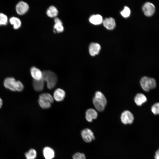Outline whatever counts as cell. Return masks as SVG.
<instances>
[{
    "instance_id": "6da1fadb",
    "label": "cell",
    "mask_w": 159,
    "mask_h": 159,
    "mask_svg": "<svg viewBox=\"0 0 159 159\" xmlns=\"http://www.w3.org/2000/svg\"><path fill=\"white\" fill-rule=\"evenodd\" d=\"M42 79L47 82V88L51 90L56 85L57 81V75L53 72L50 70H45L42 72Z\"/></svg>"
},
{
    "instance_id": "7a4b0ae2",
    "label": "cell",
    "mask_w": 159,
    "mask_h": 159,
    "mask_svg": "<svg viewBox=\"0 0 159 159\" xmlns=\"http://www.w3.org/2000/svg\"><path fill=\"white\" fill-rule=\"evenodd\" d=\"M107 100L104 95L100 92H96L93 99L94 106L97 110L103 111L106 105Z\"/></svg>"
},
{
    "instance_id": "3957f363",
    "label": "cell",
    "mask_w": 159,
    "mask_h": 159,
    "mask_svg": "<svg viewBox=\"0 0 159 159\" xmlns=\"http://www.w3.org/2000/svg\"><path fill=\"white\" fill-rule=\"evenodd\" d=\"M54 102L53 97L49 93H43L39 96L38 102L42 108L47 109L51 106V103Z\"/></svg>"
},
{
    "instance_id": "277c9868",
    "label": "cell",
    "mask_w": 159,
    "mask_h": 159,
    "mask_svg": "<svg viewBox=\"0 0 159 159\" xmlns=\"http://www.w3.org/2000/svg\"><path fill=\"white\" fill-rule=\"evenodd\" d=\"M140 83L142 89L145 92L155 88L156 86V82L154 78L147 76L141 78Z\"/></svg>"
},
{
    "instance_id": "5b68a950",
    "label": "cell",
    "mask_w": 159,
    "mask_h": 159,
    "mask_svg": "<svg viewBox=\"0 0 159 159\" xmlns=\"http://www.w3.org/2000/svg\"><path fill=\"white\" fill-rule=\"evenodd\" d=\"M134 120L133 115L129 111H125L121 114V121L124 124H131L133 122Z\"/></svg>"
},
{
    "instance_id": "8992f818",
    "label": "cell",
    "mask_w": 159,
    "mask_h": 159,
    "mask_svg": "<svg viewBox=\"0 0 159 159\" xmlns=\"http://www.w3.org/2000/svg\"><path fill=\"white\" fill-rule=\"evenodd\" d=\"M16 81L13 77H7L6 78L4 82V87L10 90L16 91Z\"/></svg>"
},
{
    "instance_id": "52a82bcc",
    "label": "cell",
    "mask_w": 159,
    "mask_h": 159,
    "mask_svg": "<svg viewBox=\"0 0 159 159\" xmlns=\"http://www.w3.org/2000/svg\"><path fill=\"white\" fill-rule=\"evenodd\" d=\"M81 135L83 139L86 143H90L95 139L93 132L88 128H85L82 130Z\"/></svg>"
},
{
    "instance_id": "ba28073f",
    "label": "cell",
    "mask_w": 159,
    "mask_h": 159,
    "mask_svg": "<svg viewBox=\"0 0 159 159\" xmlns=\"http://www.w3.org/2000/svg\"><path fill=\"white\" fill-rule=\"evenodd\" d=\"M142 10L145 15L148 16L153 15L155 11L154 5L152 3L147 2L145 3L142 7Z\"/></svg>"
},
{
    "instance_id": "9c48e42d",
    "label": "cell",
    "mask_w": 159,
    "mask_h": 159,
    "mask_svg": "<svg viewBox=\"0 0 159 159\" xmlns=\"http://www.w3.org/2000/svg\"><path fill=\"white\" fill-rule=\"evenodd\" d=\"M29 6L25 2L21 1L19 2L16 6V10L17 13L20 15L25 14L28 10Z\"/></svg>"
},
{
    "instance_id": "30bf717a",
    "label": "cell",
    "mask_w": 159,
    "mask_h": 159,
    "mask_svg": "<svg viewBox=\"0 0 159 159\" xmlns=\"http://www.w3.org/2000/svg\"><path fill=\"white\" fill-rule=\"evenodd\" d=\"M30 72L33 80H39L42 79L43 72L39 69L35 67H32L30 69Z\"/></svg>"
},
{
    "instance_id": "8fae6325",
    "label": "cell",
    "mask_w": 159,
    "mask_h": 159,
    "mask_svg": "<svg viewBox=\"0 0 159 159\" xmlns=\"http://www.w3.org/2000/svg\"><path fill=\"white\" fill-rule=\"evenodd\" d=\"M65 96L64 91L61 88H57L54 92L53 97L56 101L60 102L64 100Z\"/></svg>"
},
{
    "instance_id": "7c38bea8",
    "label": "cell",
    "mask_w": 159,
    "mask_h": 159,
    "mask_svg": "<svg viewBox=\"0 0 159 159\" xmlns=\"http://www.w3.org/2000/svg\"><path fill=\"white\" fill-rule=\"evenodd\" d=\"M97 115V112L93 109H89L86 112V119L89 122H92L93 120L96 119Z\"/></svg>"
},
{
    "instance_id": "4fadbf2b",
    "label": "cell",
    "mask_w": 159,
    "mask_h": 159,
    "mask_svg": "<svg viewBox=\"0 0 159 159\" xmlns=\"http://www.w3.org/2000/svg\"><path fill=\"white\" fill-rule=\"evenodd\" d=\"M101 49L100 45L95 43H91L89 47V52L92 56L98 54Z\"/></svg>"
},
{
    "instance_id": "5bb4252c",
    "label": "cell",
    "mask_w": 159,
    "mask_h": 159,
    "mask_svg": "<svg viewBox=\"0 0 159 159\" xmlns=\"http://www.w3.org/2000/svg\"><path fill=\"white\" fill-rule=\"evenodd\" d=\"M104 26L107 29L112 30L115 26V22L114 19L112 17L106 18L103 21Z\"/></svg>"
},
{
    "instance_id": "9a60e30c",
    "label": "cell",
    "mask_w": 159,
    "mask_h": 159,
    "mask_svg": "<svg viewBox=\"0 0 159 159\" xmlns=\"http://www.w3.org/2000/svg\"><path fill=\"white\" fill-rule=\"evenodd\" d=\"M147 101L146 96L143 94L139 93L136 94L134 98V101L136 104L138 106L142 105Z\"/></svg>"
},
{
    "instance_id": "2e32d148",
    "label": "cell",
    "mask_w": 159,
    "mask_h": 159,
    "mask_svg": "<svg viewBox=\"0 0 159 159\" xmlns=\"http://www.w3.org/2000/svg\"><path fill=\"white\" fill-rule=\"evenodd\" d=\"M44 83L42 79L39 80H33L32 85L34 89L38 92L42 91L44 87Z\"/></svg>"
},
{
    "instance_id": "e0dca14e",
    "label": "cell",
    "mask_w": 159,
    "mask_h": 159,
    "mask_svg": "<svg viewBox=\"0 0 159 159\" xmlns=\"http://www.w3.org/2000/svg\"><path fill=\"white\" fill-rule=\"evenodd\" d=\"M44 156L45 159H52L54 156V152L52 149L47 147L43 150Z\"/></svg>"
},
{
    "instance_id": "ac0fdd59",
    "label": "cell",
    "mask_w": 159,
    "mask_h": 159,
    "mask_svg": "<svg viewBox=\"0 0 159 159\" xmlns=\"http://www.w3.org/2000/svg\"><path fill=\"white\" fill-rule=\"evenodd\" d=\"M89 20L91 23L95 25L100 24L103 21L102 16L99 14L91 16L89 19Z\"/></svg>"
},
{
    "instance_id": "d6986e66",
    "label": "cell",
    "mask_w": 159,
    "mask_h": 159,
    "mask_svg": "<svg viewBox=\"0 0 159 159\" xmlns=\"http://www.w3.org/2000/svg\"><path fill=\"white\" fill-rule=\"evenodd\" d=\"M55 24L54 26V32L56 31L58 32H62L64 29L61 20L57 17H56L54 19Z\"/></svg>"
},
{
    "instance_id": "ffe728a7",
    "label": "cell",
    "mask_w": 159,
    "mask_h": 159,
    "mask_svg": "<svg viewBox=\"0 0 159 159\" xmlns=\"http://www.w3.org/2000/svg\"><path fill=\"white\" fill-rule=\"evenodd\" d=\"M47 14L49 17H54L58 14V11L57 8L54 6H50L47 11Z\"/></svg>"
},
{
    "instance_id": "44dd1931",
    "label": "cell",
    "mask_w": 159,
    "mask_h": 159,
    "mask_svg": "<svg viewBox=\"0 0 159 159\" xmlns=\"http://www.w3.org/2000/svg\"><path fill=\"white\" fill-rule=\"evenodd\" d=\"M9 22L13 26L14 29H17L20 28L21 25L20 19L15 17H12L9 19Z\"/></svg>"
},
{
    "instance_id": "7402d4cb",
    "label": "cell",
    "mask_w": 159,
    "mask_h": 159,
    "mask_svg": "<svg viewBox=\"0 0 159 159\" xmlns=\"http://www.w3.org/2000/svg\"><path fill=\"white\" fill-rule=\"evenodd\" d=\"M26 159H35L37 157V152L34 149H31L25 154Z\"/></svg>"
},
{
    "instance_id": "603a6c76",
    "label": "cell",
    "mask_w": 159,
    "mask_h": 159,
    "mask_svg": "<svg viewBox=\"0 0 159 159\" xmlns=\"http://www.w3.org/2000/svg\"><path fill=\"white\" fill-rule=\"evenodd\" d=\"M8 22V17L5 14L0 13V25H5Z\"/></svg>"
},
{
    "instance_id": "cb8c5ba5",
    "label": "cell",
    "mask_w": 159,
    "mask_h": 159,
    "mask_svg": "<svg viewBox=\"0 0 159 159\" xmlns=\"http://www.w3.org/2000/svg\"><path fill=\"white\" fill-rule=\"evenodd\" d=\"M151 110L155 115H159V102L154 104L151 107Z\"/></svg>"
},
{
    "instance_id": "d4e9b609",
    "label": "cell",
    "mask_w": 159,
    "mask_h": 159,
    "mask_svg": "<svg viewBox=\"0 0 159 159\" xmlns=\"http://www.w3.org/2000/svg\"><path fill=\"white\" fill-rule=\"evenodd\" d=\"M121 15L124 17L126 18L128 17L130 13V10L129 7L125 6L123 10L121 11Z\"/></svg>"
},
{
    "instance_id": "484cf974",
    "label": "cell",
    "mask_w": 159,
    "mask_h": 159,
    "mask_svg": "<svg viewBox=\"0 0 159 159\" xmlns=\"http://www.w3.org/2000/svg\"><path fill=\"white\" fill-rule=\"evenodd\" d=\"M73 159H86L85 154L83 153L77 152L73 156Z\"/></svg>"
},
{
    "instance_id": "4316f807",
    "label": "cell",
    "mask_w": 159,
    "mask_h": 159,
    "mask_svg": "<svg viewBox=\"0 0 159 159\" xmlns=\"http://www.w3.org/2000/svg\"><path fill=\"white\" fill-rule=\"evenodd\" d=\"M24 86L22 83L19 81H16V90L18 92H21L24 89Z\"/></svg>"
},
{
    "instance_id": "83f0119b",
    "label": "cell",
    "mask_w": 159,
    "mask_h": 159,
    "mask_svg": "<svg viewBox=\"0 0 159 159\" xmlns=\"http://www.w3.org/2000/svg\"><path fill=\"white\" fill-rule=\"evenodd\" d=\"M154 158L155 159H159V148L155 152Z\"/></svg>"
},
{
    "instance_id": "f1b7e54d",
    "label": "cell",
    "mask_w": 159,
    "mask_h": 159,
    "mask_svg": "<svg viewBox=\"0 0 159 159\" xmlns=\"http://www.w3.org/2000/svg\"><path fill=\"white\" fill-rule=\"evenodd\" d=\"M3 105V101L1 99L0 97V109L1 108Z\"/></svg>"
}]
</instances>
